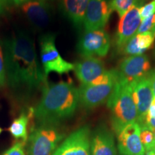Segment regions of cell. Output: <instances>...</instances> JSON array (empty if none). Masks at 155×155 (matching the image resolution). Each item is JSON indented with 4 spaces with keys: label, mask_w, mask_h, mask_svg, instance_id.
I'll return each instance as SVG.
<instances>
[{
    "label": "cell",
    "mask_w": 155,
    "mask_h": 155,
    "mask_svg": "<svg viewBox=\"0 0 155 155\" xmlns=\"http://www.w3.org/2000/svg\"><path fill=\"white\" fill-rule=\"evenodd\" d=\"M149 76H150L151 85H152L153 96L155 98V70L149 73Z\"/></svg>",
    "instance_id": "obj_28"
},
{
    "label": "cell",
    "mask_w": 155,
    "mask_h": 155,
    "mask_svg": "<svg viewBox=\"0 0 155 155\" xmlns=\"http://www.w3.org/2000/svg\"><path fill=\"white\" fill-rule=\"evenodd\" d=\"M113 9L109 0H90L85 13L83 26L86 31L104 29Z\"/></svg>",
    "instance_id": "obj_9"
},
{
    "label": "cell",
    "mask_w": 155,
    "mask_h": 155,
    "mask_svg": "<svg viewBox=\"0 0 155 155\" xmlns=\"http://www.w3.org/2000/svg\"><path fill=\"white\" fill-rule=\"evenodd\" d=\"M140 7L137 5L120 17L116 35V45L121 50L133 37L137 34L142 19L139 14Z\"/></svg>",
    "instance_id": "obj_13"
},
{
    "label": "cell",
    "mask_w": 155,
    "mask_h": 155,
    "mask_svg": "<svg viewBox=\"0 0 155 155\" xmlns=\"http://www.w3.org/2000/svg\"><path fill=\"white\" fill-rule=\"evenodd\" d=\"M155 13V0H152L150 3L140 7L139 14L141 19H144Z\"/></svg>",
    "instance_id": "obj_23"
},
{
    "label": "cell",
    "mask_w": 155,
    "mask_h": 155,
    "mask_svg": "<svg viewBox=\"0 0 155 155\" xmlns=\"http://www.w3.org/2000/svg\"><path fill=\"white\" fill-rule=\"evenodd\" d=\"M137 0H111V8L121 17L137 5Z\"/></svg>",
    "instance_id": "obj_19"
},
{
    "label": "cell",
    "mask_w": 155,
    "mask_h": 155,
    "mask_svg": "<svg viewBox=\"0 0 155 155\" xmlns=\"http://www.w3.org/2000/svg\"><path fill=\"white\" fill-rule=\"evenodd\" d=\"M90 0H61V7L64 15L76 28L83 25L85 13Z\"/></svg>",
    "instance_id": "obj_17"
},
{
    "label": "cell",
    "mask_w": 155,
    "mask_h": 155,
    "mask_svg": "<svg viewBox=\"0 0 155 155\" xmlns=\"http://www.w3.org/2000/svg\"><path fill=\"white\" fill-rule=\"evenodd\" d=\"M131 86L133 98L137 106V122L141 127L154 98L149 73L139 80L134 81Z\"/></svg>",
    "instance_id": "obj_10"
},
{
    "label": "cell",
    "mask_w": 155,
    "mask_h": 155,
    "mask_svg": "<svg viewBox=\"0 0 155 155\" xmlns=\"http://www.w3.org/2000/svg\"><path fill=\"white\" fill-rule=\"evenodd\" d=\"M25 141H20L15 144L9 150L5 151L2 155H25L24 150Z\"/></svg>",
    "instance_id": "obj_24"
},
{
    "label": "cell",
    "mask_w": 155,
    "mask_h": 155,
    "mask_svg": "<svg viewBox=\"0 0 155 155\" xmlns=\"http://www.w3.org/2000/svg\"><path fill=\"white\" fill-rule=\"evenodd\" d=\"M141 127L138 122L126 126L118 134V148L121 155H144L140 139Z\"/></svg>",
    "instance_id": "obj_11"
},
{
    "label": "cell",
    "mask_w": 155,
    "mask_h": 155,
    "mask_svg": "<svg viewBox=\"0 0 155 155\" xmlns=\"http://www.w3.org/2000/svg\"><path fill=\"white\" fill-rule=\"evenodd\" d=\"M146 118H155V98H153V100L151 103L150 108L147 111Z\"/></svg>",
    "instance_id": "obj_27"
},
{
    "label": "cell",
    "mask_w": 155,
    "mask_h": 155,
    "mask_svg": "<svg viewBox=\"0 0 155 155\" xmlns=\"http://www.w3.org/2000/svg\"><path fill=\"white\" fill-rule=\"evenodd\" d=\"M43 1H45L46 2V1H48V0H43Z\"/></svg>",
    "instance_id": "obj_35"
},
{
    "label": "cell",
    "mask_w": 155,
    "mask_h": 155,
    "mask_svg": "<svg viewBox=\"0 0 155 155\" xmlns=\"http://www.w3.org/2000/svg\"><path fill=\"white\" fill-rule=\"evenodd\" d=\"M73 71L81 84L88 85L104 74L106 70L99 58L88 57L74 64Z\"/></svg>",
    "instance_id": "obj_14"
},
{
    "label": "cell",
    "mask_w": 155,
    "mask_h": 155,
    "mask_svg": "<svg viewBox=\"0 0 155 155\" xmlns=\"http://www.w3.org/2000/svg\"><path fill=\"white\" fill-rule=\"evenodd\" d=\"M150 68L149 58L141 54L125 58L120 63L118 73L120 80L131 83L148 74Z\"/></svg>",
    "instance_id": "obj_12"
},
{
    "label": "cell",
    "mask_w": 155,
    "mask_h": 155,
    "mask_svg": "<svg viewBox=\"0 0 155 155\" xmlns=\"http://www.w3.org/2000/svg\"><path fill=\"white\" fill-rule=\"evenodd\" d=\"M119 80L96 85L81 84L78 88L79 103L86 108H94L107 102Z\"/></svg>",
    "instance_id": "obj_7"
},
{
    "label": "cell",
    "mask_w": 155,
    "mask_h": 155,
    "mask_svg": "<svg viewBox=\"0 0 155 155\" xmlns=\"http://www.w3.org/2000/svg\"><path fill=\"white\" fill-rule=\"evenodd\" d=\"M40 60L46 76L50 73L63 75L74 68V64L69 63L61 57L55 46V36L53 34L42 35L40 39Z\"/></svg>",
    "instance_id": "obj_4"
},
{
    "label": "cell",
    "mask_w": 155,
    "mask_h": 155,
    "mask_svg": "<svg viewBox=\"0 0 155 155\" xmlns=\"http://www.w3.org/2000/svg\"><path fill=\"white\" fill-rule=\"evenodd\" d=\"M146 127L151 131H155V118H145L144 124L141 127Z\"/></svg>",
    "instance_id": "obj_26"
},
{
    "label": "cell",
    "mask_w": 155,
    "mask_h": 155,
    "mask_svg": "<svg viewBox=\"0 0 155 155\" xmlns=\"http://www.w3.org/2000/svg\"><path fill=\"white\" fill-rule=\"evenodd\" d=\"M150 33L155 35V13L141 21L137 34Z\"/></svg>",
    "instance_id": "obj_22"
},
{
    "label": "cell",
    "mask_w": 155,
    "mask_h": 155,
    "mask_svg": "<svg viewBox=\"0 0 155 155\" xmlns=\"http://www.w3.org/2000/svg\"><path fill=\"white\" fill-rule=\"evenodd\" d=\"M147 155H155V154L152 151H150V152H147Z\"/></svg>",
    "instance_id": "obj_31"
},
{
    "label": "cell",
    "mask_w": 155,
    "mask_h": 155,
    "mask_svg": "<svg viewBox=\"0 0 155 155\" xmlns=\"http://www.w3.org/2000/svg\"><path fill=\"white\" fill-rule=\"evenodd\" d=\"M135 38L137 46L142 53H144L145 51L152 48L155 40V35L150 33L137 34Z\"/></svg>",
    "instance_id": "obj_20"
},
{
    "label": "cell",
    "mask_w": 155,
    "mask_h": 155,
    "mask_svg": "<svg viewBox=\"0 0 155 155\" xmlns=\"http://www.w3.org/2000/svg\"><path fill=\"white\" fill-rule=\"evenodd\" d=\"M153 132H154V137H155V131H153Z\"/></svg>",
    "instance_id": "obj_34"
},
{
    "label": "cell",
    "mask_w": 155,
    "mask_h": 155,
    "mask_svg": "<svg viewBox=\"0 0 155 155\" xmlns=\"http://www.w3.org/2000/svg\"><path fill=\"white\" fill-rule=\"evenodd\" d=\"M2 131V128H0V134H1Z\"/></svg>",
    "instance_id": "obj_33"
},
{
    "label": "cell",
    "mask_w": 155,
    "mask_h": 155,
    "mask_svg": "<svg viewBox=\"0 0 155 155\" xmlns=\"http://www.w3.org/2000/svg\"><path fill=\"white\" fill-rule=\"evenodd\" d=\"M6 83V71L5 56H4L3 48L0 44V87L5 86Z\"/></svg>",
    "instance_id": "obj_25"
},
{
    "label": "cell",
    "mask_w": 155,
    "mask_h": 155,
    "mask_svg": "<svg viewBox=\"0 0 155 155\" xmlns=\"http://www.w3.org/2000/svg\"><path fill=\"white\" fill-rule=\"evenodd\" d=\"M53 155H91L90 129L83 127L70 134Z\"/></svg>",
    "instance_id": "obj_8"
},
{
    "label": "cell",
    "mask_w": 155,
    "mask_h": 155,
    "mask_svg": "<svg viewBox=\"0 0 155 155\" xmlns=\"http://www.w3.org/2000/svg\"><path fill=\"white\" fill-rule=\"evenodd\" d=\"M5 56L6 83L15 92L34 93L47 83L35 42L23 32L13 35L2 42Z\"/></svg>",
    "instance_id": "obj_1"
},
{
    "label": "cell",
    "mask_w": 155,
    "mask_h": 155,
    "mask_svg": "<svg viewBox=\"0 0 155 155\" xmlns=\"http://www.w3.org/2000/svg\"><path fill=\"white\" fill-rule=\"evenodd\" d=\"M111 42L104 29L86 31L79 39L77 50L83 58L105 57L108 53Z\"/></svg>",
    "instance_id": "obj_6"
},
{
    "label": "cell",
    "mask_w": 155,
    "mask_h": 155,
    "mask_svg": "<svg viewBox=\"0 0 155 155\" xmlns=\"http://www.w3.org/2000/svg\"><path fill=\"white\" fill-rule=\"evenodd\" d=\"M79 104L78 89L72 82L48 84L42 88V96L35 107L31 109L39 126H53L69 119Z\"/></svg>",
    "instance_id": "obj_2"
},
{
    "label": "cell",
    "mask_w": 155,
    "mask_h": 155,
    "mask_svg": "<svg viewBox=\"0 0 155 155\" xmlns=\"http://www.w3.org/2000/svg\"><path fill=\"white\" fill-rule=\"evenodd\" d=\"M140 139L141 144L147 152L152 150L153 145L155 142V137L154 132L152 131H151L150 129H149L144 126L141 127Z\"/></svg>",
    "instance_id": "obj_21"
},
{
    "label": "cell",
    "mask_w": 155,
    "mask_h": 155,
    "mask_svg": "<svg viewBox=\"0 0 155 155\" xmlns=\"http://www.w3.org/2000/svg\"><path fill=\"white\" fill-rule=\"evenodd\" d=\"M151 151H152V152H154V154H155V142H154V145H153V147H152V150H151Z\"/></svg>",
    "instance_id": "obj_32"
},
{
    "label": "cell",
    "mask_w": 155,
    "mask_h": 155,
    "mask_svg": "<svg viewBox=\"0 0 155 155\" xmlns=\"http://www.w3.org/2000/svg\"><path fill=\"white\" fill-rule=\"evenodd\" d=\"M9 0H0V13H3L5 12Z\"/></svg>",
    "instance_id": "obj_29"
},
{
    "label": "cell",
    "mask_w": 155,
    "mask_h": 155,
    "mask_svg": "<svg viewBox=\"0 0 155 155\" xmlns=\"http://www.w3.org/2000/svg\"><path fill=\"white\" fill-rule=\"evenodd\" d=\"M10 1L13 4H15V5L22 6V5H24L25 3L28 2H29V1H30V0H10Z\"/></svg>",
    "instance_id": "obj_30"
},
{
    "label": "cell",
    "mask_w": 155,
    "mask_h": 155,
    "mask_svg": "<svg viewBox=\"0 0 155 155\" xmlns=\"http://www.w3.org/2000/svg\"><path fill=\"white\" fill-rule=\"evenodd\" d=\"M63 136L53 126H39L28 139V155H53Z\"/></svg>",
    "instance_id": "obj_5"
},
{
    "label": "cell",
    "mask_w": 155,
    "mask_h": 155,
    "mask_svg": "<svg viewBox=\"0 0 155 155\" xmlns=\"http://www.w3.org/2000/svg\"><path fill=\"white\" fill-rule=\"evenodd\" d=\"M22 11L31 24L38 29L45 28L50 22L49 5L43 0H30L22 6Z\"/></svg>",
    "instance_id": "obj_15"
},
{
    "label": "cell",
    "mask_w": 155,
    "mask_h": 155,
    "mask_svg": "<svg viewBox=\"0 0 155 155\" xmlns=\"http://www.w3.org/2000/svg\"><path fill=\"white\" fill-rule=\"evenodd\" d=\"M107 106L111 112L112 127L116 134L129 124L137 122V110L131 83L119 79L108 98Z\"/></svg>",
    "instance_id": "obj_3"
},
{
    "label": "cell",
    "mask_w": 155,
    "mask_h": 155,
    "mask_svg": "<svg viewBox=\"0 0 155 155\" xmlns=\"http://www.w3.org/2000/svg\"><path fill=\"white\" fill-rule=\"evenodd\" d=\"M91 141V155H116L114 136L106 128H98Z\"/></svg>",
    "instance_id": "obj_16"
},
{
    "label": "cell",
    "mask_w": 155,
    "mask_h": 155,
    "mask_svg": "<svg viewBox=\"0 0 155 155\" xmlns=\"http://www.w3.org/2000/svg\"><path fill=\"white\" fill-rule=\"evenodd\" d=\"M30 116L22 113L12 122L8 131L16 139H22L25 141L28 139V126Z\"/></svg>",
    "instance_id": "obj_18"
}]
</instances>
